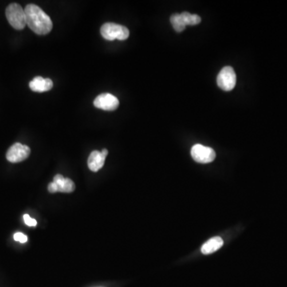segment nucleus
I'll use <instances>...</instances> for the list:
<instances>
[{
  "label": "nucleus",
  "mask_w": 287,
  "mask_h": 287,
  "mask_svg": "<svg viewBox=\"0 0 287 287\" xmlns=\"http://www.w3.org/2000/svg\"><path fill=\"white\" fill-rule=\"evenodd\" d=\"M26 14V25L32 32L40 34L46 36L52 32L53 22L48 14L44 10L34 4H28L24 9Z\"/></svg>",
  "instance_id": "obj_1"
},
{
  "label": "nucleus",
  "mask_w": 287,
  "mask_h": 287,
  "mask_svg": "<svg viewBox=\"0 0 287 287\" xmlns=\"http://www.w3.org/2000/svg\"><path fill=\"white\" fill-rule=\"evenodd\" d=\"M100 34L104 40L108 41H114L115 40L123 41L128 38L130 30L128 28L122 25L114 22H106L103 24L100 28Z\"/></svg>",
  "instance_id": "obj_2"
},
{
  "label": "nucleus",
  "mask_w": 287,
  "mask_h": 287,
  "mask_svg": "<svg viewBox=\"0 0 287 287\" xmlns=\"http://www.w3.org/2000/svg\"><path fill=\"white\" fill-rule=\"evenodd\" d=\"M6 17L10 26L16 30H20L26 26L25 10L20 4H10L6 9Z\"/></svg>",
  "instance_id": "obj_3"
},
{
  "label": "nucleus",
  "mask_w": 287,
  "mask_h": 287,
  "mask_svg": "<svg viewBox=\"0 0 287 287\" xmlns=\"http://www.w3.org/2000/svg\"><path fill=\"white\" fill-rule=\"evenodd\" d=\"M217 84L222 90H232L236 85V74L234 69L230 66L224 67L217 77Z\"/></svg>",
  "instance_id": "obj_4"
},
{
  "label": "nucleus",
  "mask_w": 287,
  "mask_h": 287,
  "mask_svg": "<svg viewBox=\"0 0 287 287\" xmlns=\"http://www.w3.org/2000/svg\"><path fill=\"white\" fill-rule=\"evenodd\" d=\"M192 158L195 162L200 164H208L216 159V152L212 148L197 144L192 148Z\"/></svg>",
  "instance_id": "obj_5"
},
{
  "label": "nucleus",
  "mask_w": 287,
  "mask_h": 287,
  "mask_svg": "<svg viewBox=\"0 0 287 287\" xmlns=\"http://www.w3.org/2000/svg\"><path fill=\"white\" fill-rule=\"evenodd\" d=\"M30 154V148L28 146L16 143L10 146L6 152V158L10 163H20L28 159Z\"/></svg>",
  "instance_id": "obj_6"
},
{
  "label": "nucleus",
  "mask_w": 287,
  "mask_h": 287,
  "mask_svg": "<svg viewBox=\"0 0 287 287\" xmlns=\"http://www.w3.org/2000/svg\"><path fill=\"white\" fill-rule=\"evenodd\" d=\"M94 106L106 111H114L119 106V100L118 98L108 94L104 92L96 96L94 102Z\"/></svg>",
  "instance_id": "obj_7"
},
{
  "label": "nucleus",
  "mask_w": 287,
  "mask_h": 287,
  "mask_svg": "<svg viewBox=\"0 0 287 287\" xmlns=\"http://www.w3.org/2000/svg\"><path fill=\"white\" fill-rule=\"evenodd\" d=\"M53 85L52 79L36 77L30 82L29 86L34 92H44L50 90Z\"/></svg>",
  "instance_id": "obj_8"
},
{
  "label": "nucleus",
  "mask_w": 287,
  "mask_h": 287,
  "mask_svg": "<svg viewBox=\"0 0 287 287\" xmlns=\"http://www.w3.org/2000/svg\"><path fill=\"white\" fill-rule=\"evenodd\" d=\"M54 183L58 188V192H73L75 189V184L72 180L65 178L63 176L58 174L54 177Z\"/></svg>",
  "instance_id": "obj_9"
},
{
  "label": "nucleus",
  "mask_w": 287,
  "mask_h": 287,
  "mask_svg": "<svg viewBox=\"0 0 287 287\" xmlns=\"http://www.w3.org/2000/svg\"><path fill=\"white\" fill-rule=\"evenodd\" d=\"M106 156L102 152L92 151L88 158V167L92 172H98L104 166Z\"/></svg>",
  "instance_id": "obj_10"
},
{
  "label": "nucleus",
  "mask_w": 287,
  "mask_h": 287,
  "mask_svg": "<svg viewBox=\"0 0 287 287\" xmlns=\"http://www.w3.org/2000/svg\"><path fill=\"white\" fill-rule=\"evenodd\" d=\"M222 245H224V240L220 237L217 236L206 241L201 248V252L204 254H212L214 252L220 249Z\"/></svg>",
  "instance_id": "obj_11"
},
{
  "label": "nucleus",
  "mask_w": 287,
  "mask_h": 287,
  "mask_svg": "<svg viewBox=\"0 0 287 287\" xmlns=\"http://www.w3.org/2000/svg\"><path fill=\"white\" fill-rule=\"evenodd\" d=\"M180 16L186 26H195L201 22V18L199 16L192 14L188 12H183L181 13Z\"/></svg>",
  "instance_id": "obj_12"
},
{
  "label": "nucleus",
  "mask_w": 287,
  "mask_h": 287,
  "mask_svg": "<svg viewBox=\"0 0 287 287\" xmlns=\"http://www.w3.org/2000/svg\"><path fill=\"white\" fill-rule=\"evenodd\" d=\"M172 26L175 29L176 32H181L184 30L186 25L181 18L180 14H174L170 18Z\"/></svg>",
  "instance_id": "obj_13"
},
{
  "label": "nucleus",
  "mask_w": 287,
  "mask_h": 287,
  "mask_svg": "<svg viewBox=\"0 0 287 287\" xmlns=\"http://www.w3.org/2000/svg\"><path fill=\"white\" fill-rule=\"evenodd\" d=\"M14 240L21 244H25L28 242V238L26 234H22L21 232H17L14 234Z\"/></svg>",
  "instance_id": "obj_14"
},
{
  "label": "nucleus",
  "mask_w": 287,
  "mask_h": 287,
  "mask_svg": "<svg viewBox=\"0 0 287 287\" xmlns=\"http://www.w3.org/2000/svg\"><path fill=\"white\" fill-rule=\"evenodd\" d=\"M24 222L29 226H36L37 225V221L34 218H32L29 214H25L24 216Z\"/></svg>",
  "instance_id": "obj_15"
},
{
  "label": "nucleus",
  "mask_w": 287,
  "mask_h": 287,
  "mask_svg": "<svg viewBox=\"0 0 287 287\" xmlns=\"http://www.w3.org/2000/svg\"><path fill=\"white\" fill-rule=\"evenodd\" d=\"M48 191L50 193L58 192V188L56 184L54 183V182L50 183L49 185H48Z\"/></svg>",
  "instance_id": "obj_16"
},
{
  "label": "nucleus",
  "mask_w": 287,
  "mask_h": 287,
  "mask_svg": "<svg viewBox=\"0 0 287 287\" xmlns=\"http://www.w3.org/2000/svg\"><path fill=\"white\" fill-rule=\"evenodd\" d=\"M102 154L103 155L106 156H108V150H106V148H104V150H103L102 151Z\"/></svg>",
  "instance_id": "obj_17"
}]
</instances>
